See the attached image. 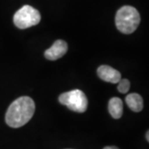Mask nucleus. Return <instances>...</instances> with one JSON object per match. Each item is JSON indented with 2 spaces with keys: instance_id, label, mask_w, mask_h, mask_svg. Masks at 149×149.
Instances as JSON below:
<instances>
[{
  "instance_id": "nucleus-9",
  "label": "nucleus",
  "mask_w": 149,
  "mask_h": 149,
  "mask_svg": "<svg viewBox=\"0 0 149 149\" xmlns=\"http://www.w3.org/2000/svg\"><path fill=\"white\" fill-rule=\"evenodd\" d=\"M118 91H119L122 94H126L128 92L130 89V82L127 79H121L118 82Z\"/></svg>"
},
{
  "instance_id": "nucleus-4",
  "label": "nucleus",
  "mask_w": 149,
  "mask_h": 149,
  "mask_svg": "<svg viewBox=\"0 0 149 149\" xmlns=\"http://www.w3.org/2000/svg\"><path fill=\"white\" fill-rule=\"evenodd\" d=\"M59 101L70 110L77 113H84L87 109L88 100L85 93L80 90H73L61 94Z\"/></svg>"
},
{
  "instance_id": "nucleus-8",
  "label": "nucleus",
  "mask_w": 149,
  "mask_h": 149,
  "mask_svg": "<svg viewBox=\"0 0 149 149\" xmlns=\"http://www.w3.org/2000/svg\"><path fill=\"white\" fill-rule=\"evenodd\" d=\"M125 100L128 106L133 111L140 112L143 109V100L142 96L139 94H136V93L129 94L126 96Z\"/></svg>"
},
{
  "instance_id": "nucleus-5",
  "label": "nucleus",
  "mask_w": 149,
  "mask_h": 149,
  "mask_svg": "<svg viewBox=\"0 0 149 149\" xmlns=\"http://www.w3.org/2000/svg\"><path fill=\"white\" fill-rule=\"evenodd\" d=\"M68 46L63 40H57L45 52V57L50 61H56L62 57L67 52Z\"/></svg>"
},
{
  "instance_id": "nucleus-7",
  "label": "nucleus",
  "mask_w": 149,
  "mask_h": 149,
  "mask_svg": "<svg viewBox=\"0 0 149 149\" xmlns=\"http://www.w3.org/2000/svg\"><path fill=\"white\" fill-rule=\"evenodd\" d=\"M109 112L111 114V116L115 119L120 118L123 115V101L118 97H113L110 99L108 105Z\"/></svg>"
},
{
  "instance_id": "nucleus-1",
  "label": "nucleus",
  "mask_w": 149,
  "mask_h": 149,
  "mask_svg": "<svg viewBox=\"0 0 149 149\" xmlns=\"http://www.w3.org/2000/svg\"><path fill=\"white\" fill-rule=\"evenodd\" d=\"M35 112V103L27 96H22L13 102L5 115L6 123L11 128L22 127L30 121Z\"/></svg>"
},
{
  "instance_id": "nucleus-3",
  "label": "nucleus",
  "mask_w": 149,
  "mask_h": 149,
  "mask_svg": "<svg viewBox=\"0 0 149 149\" xmlns=\"http://www.w3.org/2000/svg\"><path fill=\"white\" fill-rule=\"evenodd\" d=\"M41 21L39 11L30 5H24L16 12L13 16L15 26L20 29H26L36 26Z\"/></svg>"
},
{
  "instance_id": "nucleus-6",
  "label": "nucleus",
  "mask_w": 149,
  "mask_h": 149,
  "mask_svg": "<svg viewBox=\"0 0 149 149\" xmlns=\"http://www.w3.org/2000/svg\"><path fill=\"white\" fill-rule=\"evenodd\" d=\"M98 76L104 81L116 84L121 80V74L109 65H101L97 70Z\"/></svg>"
},
{
  "instance_id": "nucleus-2",
  "label": "nucleus",
  "mask_w": 149,
  "mask_h": 149,
  "mask_svg": "<svg viewBox=\"0 0 149 149\" xmlns=\"http://www.w3.org/2000/svg\"><path fill=\"white\" fill-rule=\"evenodd\" d=\"M141 17L139 11L132 6H123L118 10L115 24L118 30L123 34H131L139 27Z\"/></svg>"
},
{
  "instance_id": "nucleus-11",
  "label": "nucleus",
  "mask_w": 149,
  "mask_h": 149,
  "mask_svg": "<svg viewBox=\"0 0 149 149\" xmlns=\"http://www.w3.org/2000/svg\"><path fill=\"white\" fill-rule=\"evenodd\" d=\"M149 132L148 131V132H147V135H146V137H147V141H148V142H149Z\"/></svg>"
},
{
  "instance_id": "nucleus-10",
  "label": "nucleus",
  "mask_w": 149,
  "mask_h": 149,
  "mask_svg": "<svg viewBox=\"0 0 149 149\" xmlns=\"http://www.w3.org/2000/svg\"><path fill=\"white\" fill-rule=\"evenodd\" d=\"M104 149H119V148H118L117 147H114V146H109V147H105Z\"/></svg>"
}]
</instances>
